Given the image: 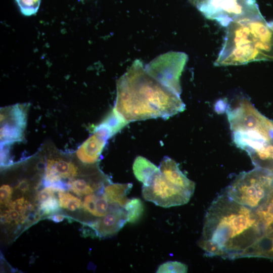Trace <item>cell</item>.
<instances>
[{"label": "cell", "mask_w": 273, "mask_h": 273, "mask_svg": "<svg viewBox=\"0 0 273 273\" xmlns=\"http://www.w3.org/2000/svg\"><path fill=\"white\" fill-rule=\"evenodd\" d=\"M265 233L254 209L237 203L223 191L207 209L198 245L209 257H252Z\"/></svg>", "instance_id": "1"}, {"label": "cell", "mask_w": 273, "mask_h": 273, "mask_svg": "<svg viewBox=\"0 0 273 273\" xmlns=\"http://www.w3.org/2000/svg\"><path fill=\"white\" fill-rule=\"evenodd\" d=\"M114 108L129 122L167 119L185 109L180 94L155 77L140 60L117 81Z\"/></svg>", "instance_id": "2"}, {"label": "cell", "mask_w": 273, "mask_h": 273, "mask_svg": "<svg viewBox=\"0 0 273 273\" xmlns=\"http://www.w3.org/2000/svg\"><path fill=\"white\" fill-rule=\"evenodd\" d=\"M262 61H273V21L267 22L259 11L229 24L214 65L236 66Z\"/></svg>", "instance_id": "3"}, {"label": "cell", "mask_w": 273, "mask_h": 273, "mask_svg": "<svg viewBox=\"0 0 273 273\" xmlns=\"http://www.w3.org/2000/svg\"><path fill=\"white\" fill-rule=\"evenodd\" d=\"M223 191L237 203L256 210L273 192V171L255 167L241 172Z\"/></svg>", "instance_id": "4"}, {"label": "cell", "mask_w": 273, "mask_h": 273, "mask_svg": "<svg viewBox=\"0 0 273 273\" xmlns=\"http://www.w3.org/2000/svg\"><path fill=\"white\" fill-rule=\"evenodd\" d=\"M226 108L232 133L259 134L273 139V123L263 116L246 98L242 97L233 108Z\"/></svg>", "instance_id": "5"}, {"label": "cell", "mask_w": 273, "mask_h": 273, "mask_svg": "<svg viewBox=\"0 0 273 273\" xmlns=\"http://www.w3.org/2000/svg\"><path fill=\"white\" fill-rule=\"evenodd\" d=\"M197 9L206 18L226 27L236 19L259 11L256 0H206Z\"/></svg>", "instance_id": "6"}, {"label": "cell", "mask_w": 273, "mask_h": 273, "mask_svg": "<svg viewBox=\"0 0 273 273\" xmlns=\"http://www.w3.org/2000/svg\"><path fill=\"white\" fill-rule=\"evenodd\" d=\"M142 196L155 205L168 208L187 204L194 192L179 188L167 181L160 172L148 186H143Z\"/></svg>", "instance_id": "7"}, {"label": "cell", "mask_w": 273, "mask_h": 273, "mask_svg": "<svg viewBox=\"0 0 273 273\" xmlns=\"http://www.w3.org/2000/svg\"><path fill=\"white\" fill-rule=\"evenodd\" d=\"M187 60L185 53L170 52L158 56L146 66L159 80L180 95V77Z\"/></svg>", "instance_id": "8"}, {"label": "cell", "mask_w": 273, "mask_h": 273, "mask_svg": "<svg viewBox=\"0 0 273 273\" xmlns=\"http://www.w3.org/2000/svg\"><path fill=\"white\" fill-rule=\"evenodd\" d=\"M26 108L15 105L1 111V144L21 141L26 124Z\"/></svg>", "instance_id": "9"}, {"label": "cell", "mask_w": 273, "mask_h": 273, "mask_svg": "<svg viewBox=\"0 0 273 273\" xmlns=\"http://www.w3.org/2000/svg\"><path fill=\"white\" fill-rule=\"evenodd\" d=\"M111 137L106 128L98 124L94 128L93 133L76 150V157L85 165H96L108 140Z\"/></svg>", "instance_id": "10"}, {"label": "cell", "mask_w": 273, "mask_h": 273, "mask_svg": "<svg viewBox=\"0 0 273 273\" xmlns=\"http://www.w3.org/2000/svg\"><path fill=\"white\" fill-rule=\"evenodd\" d=\"M127 222L124 208L114 206L106 215L87 224L94 235L106 238L116 235Z\"/></svg>", "instance_id": "11"}, {"label": "cell", "mask_w": 273, "mask_h": 273, "mask_svg": "<svg viewBox=\"0 0 273 273\" xmlns=\"http://www.w3.org/2000/svg\"><path fill=\"white\" fill-rule=\"evenodd\" d=\"M163 177L173 185L194 192L195 184L180 170L178 164L172 159L165 156L159 166Z\"/></svg>", "instance_id": "12"}, {"label": "cell", "mask_w": 273, "mask_h": 273, "mask_svg": "<svg viewBox=\"0 0 273 273\" xmlns=\"http://www.w3.org/2000/svg\"><path fill=\"white\" fill-rule=\"evenodd\" d=\"M132 170L135 178L143 183V186H149L160 172L159 167L141 156L135 158L132 165Z\"/></svg>", "instance_id": "13"}, {"label": "cell", "mask_w": 273, "mask_h": 273, "mask_svg": "<svg viewBox=\"0 0 273 273\" xmlns=\"http://www.w3.org/2000/svg\"><path fill=\"white\" fill-rule=\"evenodd\" d=\"M45 171L56 174L62 179H72L78 174V168L75 164L60 156L48 159Z\"/></svg>", "instance_id": "14"}, {"label": "cell", "mask_w": 273, "mask_h": 273, "mask_svg": "<svg viewBox=\"0 0 273 273\" xmlns=\"http://www.w3.org/2000/svg\"><path fill=\"white\" fill-rule=\"evenodd\" d=\"M132 187L131 183H109L104 188V193L109 202L114 205L124 208L129 199L127 194Z\"/></svg>", "instance_id": "15"}, {"label": "cell", "mask_w": 273, "mask_h": 273, "mask_svg": "<svg viewBox=\"0 0 273 273\" xmlns=\"http://www.w3.org/2000/svg\"><path fill=\"white\" fill-rule=\"evenodd\" d=\"M129 123L114 108L100 123L113 136Z\"/></svg>", "instance_id": "16"}, {"label": "cell", "mask_w": 273, "mask_h": 273, "mask_svg": "<svg viewBox=\"0 0 273 273\" xmlns=\"http://www.w3.org/2000/svg\"><path fill=\"white\" fill-rule=\"evenodd\" d=\"M124 208L127 212V222L131 223L137 222L142 217L144 211L143 202L137 198L129 199Z\"/></svg>", "instance_id": "17"}, {"label": "cell", "mask_w": 273, "mask_h": 273, "mask_svg": "<svg viewBox=\"0 0 273 273\" xmlns=\"http://www.w3.org/2000/svg\"><path fill=\"white\" fill-rule=\"evenodd\" d=\"M59 202L61 207L74 211L82 207L81 200L65 191L58 192Z\"/></svg>", "instance_id": "18"}, {"label": "cell", "mask_w": 273, "mask_h": 273, "mask_svg": "<svg viewBox=\"0 0 273 273\" xmlns=\"http://www.w3.org/2000/svg\"><path fill=\"white\" fill-rule=\"evenodd\" d=\"M188 266L177 261H169L161 264L156 270L157 273L187 272Z\"/></svg>", "instance_id": "19"}, {"label": "cell", "mask_w": 273, "mask_h": 273, "mask_svg": "<svg viewBox=\"0 0 273 273\" xmlns=\"http://www.w3.org/2000/svg\"><path fill=\"white\" fill-rule=\"evenodd\" d=\"M21 12L25 16H31L36 13L40 0H15Z\"/></svg>", "instance_id": "20"}, {"label": "cell", "mask_w": 273, "mask_h": 273, "mask_svg": "<svg viewBox=\"0 0 273 273\" xmlns=\"http://www.w3.org/2000/svg\"><path fill=\"white\" fill-rule=\"evenodd\" d=\"M59 200L55 197L50 198L41 203L39 208V215H47L53 214L58 211L60 209Z\"/></svg>", "instance_id": "21"}, {"label": "cell", "mask_w": 273, "mask_h": 273, "mask_svg": "<svg viewBox=\"0 0 273 273\" xmlns=\"http://www.w3.org/2000/svg\"><path fill=\"white\" fill-rule=\"evenodd\" d=\"M17 211L21 216L27 218L26 213L32 207L31 204L23 197L17 199L6 206Z\"/></svg>", "instance_id": "22"}, {"label": "cell", "mask_w": 273, "mask_h": 273, "mask_svg": "<svg viewBox=\"0 0 273 273\" xmlns=\"http://www.w3.org/2000/svg\"><path fill=\"white\" fill-rule=\"evenodd\" d=\"M1 217L3 221L8 223L13 222L15 224L23 223L26 219L21 216L17 211L9 207H8V210L1 214Z\"/></svg>", "instance_id": "23"}, {"label": "cell", "mask_w": 273, "mask_h": 273, "mask_svg": "<svg viewBox=\"0 0 273 273\" xmlns=\"http://www.w3.org/2000/svg\"><path fill=\"white\" fill-rule=\"evenodd\" d=\"M56 192H59L60 191L52 187H46L38 193L36 196V200L40 204L50 198L55 197L54 194Z\"/></svg>", "instance_id": "24"}, {"label": "cell", "mask_w": 273, "mask_h": 273, "mask_svg": "<svg viewBox=\"0 0 273 273\" xmlns=\"http://www.w3.org/2000/svg\"><path fill=\"white\" fill-rule=\"evenodd\" d=\"M13 190L8 185H3L0 188V202L7 206L10 203Z\"/></svg>", "instance_id": "25"}, {"label": "cell", "mask_w": 273, "mask_h": 273, "mask_svg": "<svg viewBox=\"0 0 273 273\" xmlns=\"http://www.w3.org/2000/svg\"><path fill=\"white\" fill-rule=\"evenodd\" d=\"M265 236L268 244L266 258H273V229Z\"/></svg>", "instance_id": "26"}, {"label": "cell", "mask_w": 273, "mask_h": 273, "mask_svg": "<svg viewBox=\"0 0 273 273\" xmlns=\"http://www.w3.org/2000/svg\"><path fill=\"white\" fill-rule=\"evenodd\" d=\"M29 182L26 179H23L20 181L16 187V189L23 193L27 192L29 190Z\"/></svg>", "instance_id": "27"}, {"label": "cell", "mask_w": 273, "mask_h": 273, "mask_svg": "<svg viewBox=\"0 0 273 273\" xmlns=\"http://www.w3.org/2000/svg\"><path fill=\"white\" fill-rule=\"evenodd\" d=\"M65 216L61 214L53 215L50 216H49L48 218L53 220L55 222H59L63 221L65 218Z\"/></svg>", "instance_id": "28"}, {"label": "cell", "mask_w": 273, "mask_h": 273, "mask_svg": "<svg viewBox=\"0 0 273 273\" xmlns=\"http://www.w3.org/2000/svg\"><path fill=\"white\" fill-rule=\"evenodd\" d=\"M190 3L197 8L202 4L205 2L206 0H189Z\"/></svg>", "instance_id": "29"}]
</instances>
